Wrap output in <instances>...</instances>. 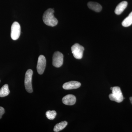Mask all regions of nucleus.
<instances>
[{
  "label": "nucleus",
  "mask_w": 132,
  "mask_h": 132,
  "mask_svg": "<svg viewBox=\"0 0 132 132\" xmlns=\"http://www.w3.org/2000/svg\"><path fill=\"white\" fill-rule=\"evenodd\" d=\"M54 10L52 9H48L45 11L43 16V20L46 25L52 27L57 26L58 21L54 16Z\"/></svg>",
  "instance_id": "nucleus-1"
},
{
  "label": "nucleus",
  "mask_w": 132,
  "mask_h": 132,
  "mask_svg": "<svg viewBox=\"0 0 132 132\" xmlns=\"http://www.w3.org/2000/svg\"><path fill=\"white\" fill-rule=\"evenodd\" d=\"M112 90V93L109 94V99L111 101L118 103L122 102L124 98L120 88L119 87H114Z\"/></svg>",
  "instance_id": "nucleus-2"
},
{
  "label": "nucleus",
  "mask_w": 132,
  "mask_h": 132,
  "mask_svg": "<svg viewBox=\"0 0 132 132\" xmlns=\"http://www.w3.org/2000/svg\"><path fill=\"white\" fill-rule=\"evenodd\" d=\"M33 71L31 69H28L26 72L25 75V88L27 92L29 93L33 92L32 87V76Z\"/></svg>",
  "instance_id": "nucleus-3"
},
{
  "label": "nucleus",
  "mask_w": 132,
  "mask_h": 132,
  "mask_svg": "<svg viewBox=\"0 0 132 132\" xmlns=\"http://www.w3.org/2000/svg\"><path fill=\"white\" fill-rule=\"evenodd\" d=\"M71 51L75 59L80 60L82 59L85 48L78 43H76L71 47Z\"/></svg>",
  "instance_id": "nucleus-4"
},
{
  "label": "nucleus",
  "mask_w": 132,
  "mask_h": 132,
  "mask_svg": "<svg viewBox=\"0 0 132 132\" xmlns=\"http://www.w3.org/2000/svg\"><path fill=\"white\" fill-rule=\"evenodd\" d=\"M20 34V26L17 22H14L11 27V38L13 40H16L19 39Z\"/></svg>",
  "instance_id": "nucleus-5"
},
{
  "label": "nucleus",
  "mask_w": 132,
  "mask_h": 132,
  "mask_svg": "<svg viewBox=\"0 0 132 132\" xmlns=\"http://www.w3.org/2000/svg\"><path fill=\"white\" fill-rule=\"evenodd\" d=\"M64 61V55L59 52H56L53 57V65L56 68H59L62 65Z\"/></svg>",
  "instance_id": "nucleus-6"
},
{
  "label": "nucleus",
  "mask_w": 132,
  "mask_h": 132,
  "mask_svg": "<svg viewBox=\"0 0 132 132\" xmlns=\"http://www.w3.org/2000/svg\"><path fill=\"white\" fill-rule=\"evenodd\" d=\"M46 58L43 55H40L38 58L37 70L38 73L40 75L42 74L45 71L46 68Z\"/></svg>",
  "instance_id": "nucleus-7"
},
{
  "label": "nucleus",
  "mask_w": 132,
  "mask_h": 132,
  "mask_svg": "<svg viewBox=\"0 0 132 132\" xmlns=\"http://www.w3.org/2000/svg\"><path fill=\"white\" fill-rule=\"evenodd\" d=\"M81 85L80 82L78 81H72L64 83L62 87L65 90H72L79 88Z\"/></svg>",
  "instance_id": "nucleus-8"
},
{
  "label": "nucleus",
  "mask_w": 132,
  "mask_h": 132,
  "mask_svg": "<svg viewBox=\"0 0 132 132\" xmlns=\"http://www.w3.org/2000/svg\"><path fill=\"white\" fill-rule=\"evenodd\" d=\"M63 104L68 105H72L76 102V98L73 95L68 94L63 97L62 99Z\"/></svg>",
  "instance_id": "nucleus-9"
},
{
  "label": "nucleus",
  "mask_w": 132,
  "mask_h": 132,
  "mask_svg": "<svg viewBox=\"0 0 132 132\" xmlns=\"http://www.w3.org/2000/svg\"><path fill=\"white\" fill-rule=\"evenodd\" d=\"M128 3L127 2L123 1L120 2L116 8L114 13L117 15H120L122 13V12L126 9L127 7Z\"/></svg>",
  "instance_id": "nucleus-10"
},
{
  "label": "nucleus",
  "mask_w": 132,
  "mask_h": 132,
  "mask_svg": "<svg viewBox=\"0 0 132 132\" xmlns=\"http://www.w3.org/2000/svg\"><path fill=\"white\" fill-rule=\"evenodd\" d=\"M87 6L90 9L95 12H100L102 10V7L101 5L97 2H90L88 3Z\"/></svg>",
  "instance_id": "nucleus-11"
},
{
  "label": "nucleus",
  "mask_w": 132,
  "mask_h": 132,
  "mask_svg": "<svg viewBox=\"0 0 132 132\" xmlns=\"http://www.w3.org/2000/svg\"><path fill=\"white\" fill-rule=\"evenodd\" d=\"M67 125V122L66 121H62L60 123H58L55 126L54 128V131L55 132L60 131L64 129Z\"/></svg>",
  "instance_id": "nucleus-12"
},
{
  "label": "nucleus",
  "mask_w": 132,
  "mask_h": 132,
  "mask_svg": "<svg viewBox=\"0 0 132 132\" xmlns=\"http://www.w3.org/2000/svg\"><path fill=\"white\" fill-rule=\"evenodd\" d=\"M10 91L8 85H4L0 89V97H3L7 96L9 94Z\"/></svg>",
  "instance_id": "nucleus-13"
},
{
  "label": "nucleus",
  "mask_w": 132,
  "mask_h": 132,
  "mask_svg": "<svg viewBox=\"0 0 132 132\" xmlns=\"http://www.w3.org/2000/svg\"><path fill=\"white\" fill-rule=\"evenodd\" d=\"M132 24V12L129 14L128 16L123 21L122 25L123 27H129Z\"/></svg>",
  "instance_id": "nucleus-14"
},
{
  "label": "nucleus",
  "mask_w": 132,
  "mask_h": 132,
  "mask_svg": "<svg viewBox=\"0 0 132 132\" xmlns=\"http://www.w3.org/2000/svg\"><path fill=\"white\" fill-rule=\"evenodd\" d=\"M57 115V113L55 111H48L46 112V116L48 119L49 120L54 119Z\"/></svg>",
  "instance_id": "nucleus-15"
},
{
  "label": "nucleus",
  "mask_w": 132,
  "mask_h": 132,
  "mask_svg": "<svg viewBox=\"0 0 132 132\" xmlns=\"http://www.w3.org/2000/svg\"><path fill=\"white\" fill-rule=\"evenodd\" d=\"M4 113H5V109L2 107H0V119H1Z\"/></svg>",
  "instance_id": "nucleus-16"
}]
</instances>
